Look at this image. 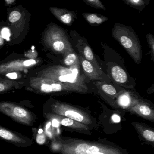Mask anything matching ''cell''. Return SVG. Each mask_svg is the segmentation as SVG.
Masks as SVG:
<instances>
[{
	"label": "cell",
	"mask_w": 154,
	"mask_h": 154,
	"mask_svg": "<svg viewBox=\"0 0 154 154\" xmlns=\"http://www.w3.org/2000/svg\"><path fill=\"white\" fill-rule=\"evenodd\" d=\"M132 114L138 115L139 116L154 122V111L153 109L144 103H138L128 109Z\"/></svg>",
	"instance_id": "cell-12"
},
{
	"label": "cell",
	"mask_w": 154,
	"mask_h": 154,
	"mask_svg": "<svg viewBox=\"0 0 154 154\" xmlns=\"http://www.w3.org/2000/svg\"><path fill=\"white\" fill-rule=\"evenodd\" d=\"M21 16V14L19 11H14L12 12L9 15V21L11 23L15 22L20 20Z\"/></svg>",
	"instance_id": "cell-23"
},
{
	"label": "cell",
	"mask_w": 154,
	"mask_h": 154,
	"mask_svg": "<svg viewBox=\"0 0 154 154\" xmlns=\"http://www.w3.org/2000/svg\"><path fill=\"white\" fill-rule=\"evenodd\" d=\"M47 116L49 119L57 120L63 126L68 128L71 130L88 135H91L89 127L87 125L78 122L71 119L53 113L48 114Z\"/></svg>",
	"instance_id": "cell-8"
},
{
	"label": "cell",
	"mask_w": 154,
	"mask_h": 154,
	"mask_svg": "<svg viewBox=\"0 0 154 154\" xmlns=\"http://www.w3.org/2000/svg\"><path fill=\"white\" fill-rule=\"evenodd\" d=\"M57 147L60 154H129L125 149L104 140L62 137L59 139Z\"/></svg>",
	"instance_id": "cell-1"
},
{
	"label": "cell",
	"mask_w": 154,
	"mask_h": 154,
	"mask_svg": "<svg viewBox=\"0 0 154 154\" xmlns=\"http://www.w3.org/2000/svg\"><path fill=\"white\" fill-rule=\"evenodd\" d=\"M6 77L7 78H10L12 79H15L18 78V74L15 72H11V73H9L8 74H6Z\"/></svg>",
	"instance_id": "cell-27"
},
{
	"label": "cell",
	"mask_w": 154,
	"mask_h": 154,
	"mask_svg": "<svg viewBox=\"0 0 154 154\" xmlns=\"http://www.w3.org/2000/svg\"><path fill=\"white\" fill-rule=\"evenodd\" d=\"M36 63L37 61L33 59L21 60L8 62L0 66V74H5L22 70L27 68L33 66Z\"/></svg>",
	"instance_id": "cell-9"
},
{
	"label": "cell",
	"mask_w": 154,
	"mask_h": 154,
	"mask_svg": "<svg viewBox=\"0 0 154 154\" xmlns=\"http://www.w3.org/2000/svg\"><path fill=\"white\" fill-rule=\"evenodd\" d=\"M127 6L137 10L139 12L145 8L144 0H122Z\"/></svg>",
	"instance_id": "cell-18"
},
{
	"label": "cell",
	"mask_w": 154,
	"mask_h": 154,
	"mask_svg": "<svg viewBox=\"0 0 154 154\" xmlns=\"http://www.w3.org/2000/svg\"><path fill=\"white\" fill-rule=\"evenodd\" d=\"M78 66L79 65L68 68L61 66H52L40 71L38 76L71 85L86 93L88 88L85 78L80 73Z\"/></svg>",
	"instance_id": "cell-2"
},
{
	"label": "cell",
	"mask_w": 154,
	"mask_h": 154,
	"mask_svg": "<svg viewBox=\"0 0 154 154\" xmlns=\"http://www.w3.org/2000/svg\"><path fill=\"white\" fill-rule=\"evenodd\" d=\"M0 112L24 125L33 124V116L22 107L9 102H0Z\"/></svg>",
	"instance_id": "cell-7"
},
{
	"label": "cell",
	"mask_w": 154,
	"mask_h": 154,
	"mask_svg": "<svg viewBox=\"0 0 154 154\" xmlns=\"http://www.w3.org/2000/svg\"><path fill=\"white\" fill-rule=\"evenodd\" d=\"M102 90L109 95L115 96L116 95L117 91L115 87L108 84H103L101 87Z\"/></svg>",
	"instance_id": "cell-22"
},
{
	"label": "cell",
	"mask_w": 154,
	"mask_h": 154,
	"mask_svg": "<svg viewBox=\"0 0 154 154\" xmlns=\"http://www.w3.org/2000/svg\"><path fill=\"white\" fill-rule=\"evenodd\" d=\"M86 21L92 26H98L107 21L109 18L107 16L94 13L85 12L82 13Z\"/></svg>",
	"instance_id": "cell-15"
},
{
	"label": "cell",
	"mask_w": 154,
	"mask_h": 154,
	"mask_svg": "<svg viewBox=\"0 0 154 154\" xmlns=\"http://www.w3.org/2000/svg\"><path fill=\"white\" fill-rule=\"evenodd\" d=\"M50 10L60 22L68 26L72 25L75 20L78 19L77 14L74 11L55 7H50Z\"/></svg>",
	"instance_id": "cell-10"
},
{
	"label": "cell",
	"mask_w": 154,
	"mask_h": 154,
	"mask_svg": "<svg viewBox=\"0 0 154 154\" xmlns=\"http://www.w3.org/2000/svg\"><path fill=\"white\" fill-rule=\"evenodd\" d=\"M85 45H86L84 47L83 51V56L85 57L84 58L86 59L87 60L89 61L92 64L94 67L97 70L98 72L99 73V74H101L102 71L99 67L97 61L96 60V58H95L92 49L88 45H86V44Z\"/></svg>",
	"instance_id": "cell-17"
},
{
	"label": "cell",
	"mask_w": 154,
	"mask_h": 154,
	"mask_svg": "<svg viewBox=\"0 0 154 154\" xmlns=\"http://www.w3.org/2000/svg\"><path fill=\"white\" fill-rule=\"evenodd\" d=\"M79 60L81 63L82 69L86 76L90 80H100L102 79L100 74L89 61L87 60L84 57H79Z\"/></svg>",
	"instance_id": "cell-14"
},
{
	"label": "cell",
	"mask_w": 154,
	"mask_h": 154,
	"mask_svg": "<svg viewBox=\"0 0 154 154\" xmlns=\"http://www.w3.org/2000/svg\"><path fill=\"white\" fill-rule=\"evenodd\" d=\"M111 34L124 47L135 63L140 64L142 59V48L138 36L134 29L130 26L115 23Z\"/></svg>",
	"instance_id": "cell-3"
},
{
	"label": "cell",
	"mask_w": 154,
	"mask_h": 154,
	"mask_svg": "<svg viewBox=\"0 0 154 154\" xmlns=\"http://www.w3.org/2000/svg\"><path fill=\"white\" fill-rule=\"evenodd\" d=\"M146 39L149 46L152 51L153 56H154V38L153 35L151 33H149L146 36Z\"/></svg>",
	"instance_id": "cell-24"
},
{
	"label": "cell",
	"mask_w": 154,
	"mask_h": 154,
	"mask_svg": "<svg viewBox=\"0 0 154 154\" xmlns=\"http://www.w3.org/2000/svg\"><path fill=\"white\" fill-rule=\"evenodd\" d=\"M111 76L117 83L124 84L127 81V75L125 70L119 66H115L111 71Z\"/></svg>",
	"instance_id": "cell-16"
},
{
	"label": "cell",
	"mask_w": 154,
	"mask_h": 154,
	"mask_svg": "<svg viewBox=\"0 0 154 154\" xmlns=\"http://www.w3.org/2000/svg\"><path fill=\"white\" fill-rule=\"evenodd\" d=\"M51 109L53 114L71 119L87 125L93 123L86 112L69 104L57 101L51 106Z\"/></svg>",
	"instance_id": "cell-6"
},
{
	"label": "cell",
	"mask_w": 154,
	"mask_h": 154,
	"mask_svg": "<svg viewBox=\"0 0 154 154\" xmlns=\"http://www.w3.org/2000/svg\"><path fill=\"white\" fill-rule=\"evenodd\" d=\"M45 140V137L44 134H39L37 135V141L38 143L40 144H42L44 143Z\"/></svg>",
	"instance_id": "cell-26"
},
{
	"label": "cell",
	"mask_w": 154,
	"mask_h": 154,
	"mask_svg": "<svg viewBox=\"0 0 154 154\" xmlns=\"http://www.w3.org/2000/svg\"><path fill=\"white\" fill-rule=\"evenodd\" d=\"M1 35L3 38L7 40L10 36V31L7 28H4L2 30Z\"/></svg>",
	"instance_id": "cell-25"
},
{
	"label": "cell",
	"mask_w": 154,
	"mask_h": 154,
	"mask_svg": "<svg viewBox=\"0 0 154 154\" xmlns=\"http://www.w3.org/2000/svg\"><path fill=\"white\" fill-rule=\"evenodd\" d=\"M4 43V38L0 34V46H2Z\"/></svg>",
	"instance_id": "cell-29"
},
{
	"label": "cell",
	"mask_w": 154,
	"mask_h": 154,
	"mask_svg": "<svg viewBox=\"0 0 154 154\" xmlns=\"http://www.w3.org/2000/svg\"><path fill=\"white\" fill-rule=\"evenodd\" d=\"M86 4L97 9H102L104 11L106 10L105 5L100 0H83Z\"/></svg>",
	"instance_id": "cell-21"
},
{
	"label": "cell",
	"mask_w": 154,
	"mask_h": 154,
	"mask_svg": "<svg viewBox=\"0 0 154 154\" xmlns=\"http://www.w3.org/2000/svg\"><path fill=\"white\" fill-rule=\"evenodd\" d=\"M152 0H144L146 6L150 4V2Z\"/></svg>",
	"instance_id": "cell-30"
},
{
	"label": "cell",
	"mask_w": 154,
	"mask_h": 154,
	"mask_svg": "<svg viewBox=\"0 0 154 154\" xmlns=\"http://www.w3.org/2000/svg\"><path fill=\"white\" fill-rule=\"evenodd\" d=\"M29 86L30 90L39 94H50L62 91L84 93L80 89L71 85L39 76L31 78Z\"/></svg>",
	"instance_id": "cell-5"
},
{
	"label": "cell",
	"mask_w": 154,
	"mask_h": 154,
	"mask_svg": "<svg viewBox=\"0 0 154 154\" xmlns=\"http://www.w3.org/2000/svg\"><path fill=\"white\" fill-rule=\"evenodd\" d=\"M0 138L18 146L26 145L27 140L13 132L0 126Z\"/></svg>",
	"instance_id": "cell-13"
},
{
	"label": "cell",
	"mask_w": 154,
	"mask_h": 154,
	"mask_svg": "<svg viewBox=\"0 0 154 154\" xmlns=\"http://www.w3.org/2000/svg\"><path fill=\"white\" fill-rule=\"evenodd\" d=\"M114 120L115 122H118L120 120V118L117 116H115L114 117Z\"/></svg>",
	"instance_id": "cell-28"
},
{
	"label": "cell",
	"mask_w": 154,
	"mask_h": 154,
	"mask_svg": "<svg viewBox=\"0 0 154 154\" xmlns=\"http://www.w3.org/2000/svg\"><path fill=\"white\" fill-rule=\"evenodd\" d=\"M141 139L154 146V129L150 127L138 122L132 123Z\"/></svg>",
	"instance_id": "cell-11"
},
{
	"label": "cell",
	"mask_w": 154,
	"mask_h": 154,
	"mask_svg": "<svg viewBox=\"0 0 154 154\" xmlns=\"http://www.w3.org/2000/svg\"><path fill=\"white\" fill-rule=\"evenodd\" d=\"M44 42L53 52L64 56L74 52L67 32L57 24L50 25L45 33Z\"/></svg>",
	"instance_id": "cell-4"
},
{
	"label": "cell",
	"mask_w": 154,
	"mask_h": 154,
	"mask_svg": "<svg viewBox=\"0 0 154 154\" xmlns=\"http://www.w3.org/2000/svg\"><path fill=\"white\" fill-rule=\"evenodd\" d=\"M78 57L74 52L68 54L65 57L64 60V64L68 67L74 66L79 65Z\"/></svg>",
	"instance_id": "cell-19"
},
{
	"label": "cell",
	"mask_w": 154,
	"mask_h": 154,
	"mask_svg": "<svg viewBox=\"0 0 154 154\" xmlns=\"http://www.w3.org/2000/svg\"><path fill=\"white\" fill-rule=\"evenodd\" d=\"M15 84V82H14L0 79V93L11 89Z\"/></svg>",
	"instance_id": "cell-20"
}]
</instances>
